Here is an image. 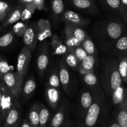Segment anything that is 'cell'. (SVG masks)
<instances>
[{
	"instance_id": "obj_34",
	"label": "cell",
	"mask_w": 127,
	"mask_h": 127,
	"mask_svg": "<svg viewBox=\"0 0 127 127\" xmlns=\"http://www.w3.org/2000/svg\"><path fill=\"white\" fill-rule=\"evenodd\" d=\"M27 26H28V24H26L24 22H17L13 26L12 31L14 33V34L17 36L18 37H22V36L23 37L26 29H27Z\"/></svg>"
},
{
	"instance_id": "obj_20",
	"label": "cell",
	"mask_w": 127,
	"mask_h": 127,
	"mask_svg": "<svg viewBox=\"0 0 127 127\" xmlns=\"http://www.w3.org/2000/svg\"><path fill=\"white\" fill-rule=\"evenodd\" d=\"M76 8L88 11H94L96 9L93 0H69Z\"/></svg>"
},
{
	"instance_id": "obj_36",
	"label": "cell",
	"mask_w": 127,
	"mask_h": 127,
	"mask_svg": "<svg viewBox=\"0 0 127 127\" xmlns=\"http://www.w3.org/2000/svg\"><path fill=\"white\" fill-rule=\"evenodd\" d=\"M11 66L9 65L8 62L0 56V73L2 77L4 75L8 73L9 72H11Z\"/></svg>"
},
{
	"instance_id": "obj_15",
	"label": "cell",
	"mask_w": 127,
	"mask_h": 127,
	"mask_svg": "<svg viewBox=\"0 0 127 127\" xmlns=\"http://www.w3.org/2000/svg\"><path fill=\"white\" fill-rule=\"evenodd\" d=\"M38 25V41H43L52 36V29L48 20L41 19L37 23Z\"/></svg>"
},
{
	"instance_id": "obj_17",
	"label": "cell",
	"mask_w": 127,
	"mask_h": 127,
	"mask_svg": "<svg viewBox=\"0 0 127 127\" xmlns=\"http://www.w3.org/2000/svg\"><path fill=\"white\" fill-rule=\"evenodd\" d=\"M95 64V56L88 55V56L81 62L80 68L79 69V72L81 74H85L88 72H93Z\"/></svg>"
},
{
	"instance_id": "obj_9",
	"label": "cell",
	"mask_w": 127,
	"mask_h": 127,
	"mask_svg": "<svg viewBox=\"0 0 127 127\" xmlns=\"http://www.w3.org/2000/svg\"><path fill=\"white\" fill-rule=\"evenodd\" d=\"M21 118V105L18 100L16 99L13 107L7 114L4 122L2 127H16L19 125Z\"/></svg>"
},
{
	"instance_id": "obj_24",
	"label": "cell",
	"mask_w": 127,
	"mask_h": 127,
	"mask_svg": "<svg viewBox=\"0 0 127 127\" xmlns=\"http://www.w3.org/2000/svg\"><path fill=\"white\" fill-rule=\"evenodd\" d=\"M65 36L66 45L69 49L78 47V46H81V42L76 38L75 36L72 33L71 31L66 26L65 27Z\"/></svg>"
},
{
	"instance_id": "obj_16",
	"label": "cell",
	"mask_w": 127,
	"mask_h": 127,
	"mask_svg": "<svg viewBox=\"0 0 127 127\" xmlns=\"http://www.w3.org/2000/svg\"><path fill=\"white\" fill-rule=\"evenodd\" d=\"M22 9H23L21 6H17L13 9L11 10L2 22V28L7 27V26L12 24L14 23H16L19 20L21 19Z\"/></svg>"
},
{
	"instance_id": "obj_19",
	"label": "cell",
	"mask_w": 127,
	"mask_h": 127,
	"mask_svg": "<svg viewBox=\"0 0 127 127\" xmlns=\"http://www.w3.org/2000/svg\"><path fill=\"white\" fill-rule=\"evenodd\" d=\"M52 117L49 110L44 105L39 104V127H48Z\"/></svg>"
},
{
	"instance_id": "obj_13",
	"label": "cell",
	"mask_w": 127,
	"mask_h": 127,
	"mask_svg": "<svg viewBox=\"0 0 127 127\" xmlns=\"http://www.w3.org/2000/svg\"><path fill=\"white\" fill-rule=\"evenodd\" d=\"M59 77L60 80L61 85H62L64 92L68 95H70V84L71 78L69 72L68 70L67 66L64 62H60L59 68Z\"/></svg>"
},
{
	"instance_id": "obj_22",
	"label": "cell",
	"mask_w": 127,
	"mask_h": 127,
	"mask_svg": "<svg viewBox=\"0 0 127 127\" xmlns=\"http://www.w3.org/2000/svg\"><path fill=\"white\" fill-rule=\"evenodd\" d=\"M127 94V89L122 85L114 91L112 93L111 98L112 99L113 104L118 106L122 102Z\"/></svg>"
},
{
	"instance_id": "obj_43",
	"label": "cell",
	"mask_w": 127,
	"mask_h": 127,
	"mask_svg": "<svg viewBox=\"0 0 127 127\" xmlns=\"http://www.w3.org/2000/svg\"><path fill=\"white\" fill-rule=\"evenodd\" d=\"M2 25H1V24H0V31H1V29H2Z\"/></svg>"
},
{
	"instance_id": "obj_6",
	"label": "cell",
	"mask_w": 127,
	"mask_h": 127,
	"mask_svg": "<svg viewBox=\"0 0 127 127\" xmlns=\"http://www.w3.org/2000/svg\"><path fill=\"white\" fill-rule=\"evenodd\" d=\"M32 55L31 51L27 46H24L18 55L17 61V71L20 75L24 77L27 73Z\"/></svg>"
},
{
	"instance_id": "obj_12",
	"label": "cell",
	"mask_w": 127,
	"mask_h": 127,
	"mask_svg": "<svg viewBox=\"0 0 127 127\" xmlns=\"http://www.w3.org/2000/svg\"><path fill=\"white\" fill-rule=\"evenodd\" d=\"M46 98L50 107L54 111L57 110L59 107L60 101V93L58 88L47 85L45 92Z\"/></svg>"
},
{
	"instance_id": "obj_1",
	"label": "cell",
	"mask_w": 127,
	"mask_h": 127,
	"mask_svg": "<svg viewBox=\"0 0 127 127\" xmlns=\"http://www.w3.org/2000/svg\"><path fill=\"white\" fill-rule=\"evenodd\" d=\"M125 26L120 21L110 19L98 23L95 29V35L102 50L110 51L125 32Z\"/></svg>"
},
{
	"instance_id": "obj_18",
	"label": "cell",
	"mask_w": 127,
	"mask_h": 127,
	"mask_svg": "<svg viewBox=\"0 0 127 127\" xmlns=\"http://www.w3.org/2000/svg\"><path fill=\"white\" fill-rule=\"evenodd\" d=\"M114 52L120 57L125 56L127 53V31L119 39L114 47Z\"/></svg>"
},
{
	"instance_id": "obj_21",
	"label": "cell",
	"mask_w": 127,
	"mask_h": 127,
	"mask_svg": "<svg viewBox=\"0 0 127 127\" xmlns=\"http://www.w3.org/2000/svg\"><path fill=\"white\" fill-rule=\"evenodd\" d=\"M39 104L34 103L28 114V120L32 127H39Z\"/></svg>"
},
{
	"instance_id": "obj_42",
	"label": "cell",
	"mask_w": 127,
	"mask_h": 127,
	"mask_svg": "<svg viewBox=\"0 0 127 127\" xmlns=\"http://www.w3.org/2000/svg\"><path fill=\"white\" fill-rule=\"evenodd\" d=\"M121 3L124 10L127 12V0H121Z\"/></svg>"
},
{
	"instance_id": "obj_5",
	"label": "cell",
	"mask_w": 127,
	"mask_h": 127,
	"mask_svg": "<svg viewBox=\"0 0 127 127\" xmlns=\"http://www.w3.org/2000/svg\"><path fill=\"white\" fill-rule=\"evenodd\" d=\"M70 107L67 101L61 103L52 117L48 127H63L69 121Z\"/></svg>"
},
{
	"instance_id": "obj_46",
	"label": "cell",
	"mask_w": 127,
	"mask_h": 127,
	"mask_svg": "<svg viewBox=\"0 0 127 127\" xmlns=\"http://www.w3.org/2000/svg\"><path fill=\"white\" fill-rule=\"evenodd\" d=\"M0 123H1V119H0Z\"/></svg>"
},
{
	"instance_id": "obj_7",
	"label": "cell",
	"mask_w": 127,
	"mask_h": 127,
	"mask_svg": "<svg viewBox=\"0 0 127 127\" xmlns=\"http://www.w3.org/2000/svg\"><path fill=\"white\" fill-rule=\"evenodd\" d=\"M96 90L91 92L89 90H85L82 92L79 99V105L78 108V115L80 119L83 120L86 115L87 112L93 104L95 98Z\"/></svg>"
},
{
	"instance_id": "obj_31",
	"label": "cell",
	"mask_w": 127,
	"mask_h": 127,
	"mask_svg": "<svg viewBox=\"0 0 127 127\" xmlns=\"http://www.w3.org/2000/svg\"><path fill=\"white\" fill-rule=\"evenodd\" d=\"M60 80L59 77V72L57 70L54 69L51 72L48 80V85L54 88H58L60 86Z\"/></svg>"
},
{
	"instance_id": "obj_40",
	"label": "cell",
	"mask_w": 127,
	"mask_h": 127,
	"mask_svg": "<svg viewBox=\"0 0 127 127\" xmlns=\"http://www.w3.org/2000/svg\"><path fill=\"white\" fill-rule=\"evenodd\" d=\"M20 127H32L27 119H24L20 125Z\"/></svg>"
},
{
	"instance_id": "obj_37",
	"label": "cell",
	"mask_w": 127,
	"mask_h": 127,
	"mask_svg": "<svg viewBox=\"0 0 127 127\" xmlns=\"http://www.w3.org/2000/svg\"><path fill=\"white\" fill-rule=\"evenodd\" d=\"M102 127H121L114 118H107L105 117L102 121Z\"/></svg>"
},
{
	"instance_id": "obj_38",
	"label": "cell",
	"mask_w": 127,
	"mask_h": 127,
	"mask_svg": "<svg viewBox=\"0 0 127 127\" xmlns=\"http://www.w3.org/2000/svg\"><path fill=\"white\" fill-rule=\"evenodd\" d=\"M32 12L31 9H29V8H27V7H25L24 8L22 9V16H21V19H22L23 21H26V20L28 19L32 16Z\"/></svg>"
},
{
	"instance_id": "obj_14",
	"label": "cell",
	"mask_w": 127,
	"mask_h": 127,
	"mask_svg": "<svg viewBox=\"0 0 127 127\" xmlns=\"http://www.w3.org/2000/svg\"><path fill=\"white\" fill-rule=\"evenodd\" d=\"M48 63H49V55H48V51H47V46H43L40 53L38 55L37 61L38 73L41 76L47 70Z\"/></svg>"
},
{
	"instance_id": "obj_23",
	"label": "cell",
	"mask_w": 127,
	"mask_h": 127,
	"mask_svg": "<svg viewBox=\"0 0 127 127\" xmlns=\"http://www.w3.org/2000/svg\"><path fill=\"white\" fill-rule=\"evenodd\" d=\"M66 26L69 27L76 38L82 43L87 36L86 32L85 30L83 28V27L69 23H66Z\"/></svg>"
},
{
	"instance_id": "obj_10",
	"label": "cell",
	"mask_w": 127,
	"mask_h": 127,
	"mask_svg": "<svg viewBox=\"0 0 127 127\" xmlns=\"http://www.w3.org/2000/svg\"><path fill=\"white\" fill-rule=\"evenodd\" d=\"M62 19L65 23L73 24L79 26H86L89 24V21L82 17L80 14L71 10H66L63 12Z\"/></svg>"
},
{
	"instance_id": "obj_8",
	"label": "cell",
	"mask_w": 127,
	"mask_h": 127,
	"mask_svg": "<svg viewBox=\"0 0 127 127\" xmlns=\"http://www.w3.org/2000/svg\"><path fill=\"white\" fill-rule=\"evenodd\" d=\"M38 41V25L37 23L28 24L23 36V42L25 46L32 51L35 47Z\"/></svg>"
},
{
	"instance_id": "obj_29",
	"label": "cell",
	"mask_w": 127,
	"mask_h": 127,
	"mask_svg": "<svg viewBox=\"0 0 127 127\" xmlns=\"http://www.w3.org/2000/svg\"><path fill=\"white\" fill-rule=\"evenodd\" d=\"M52 10L53 14L55 16H62L64 10L63 0H52Z\"/></svg>"
},
{
	"instance_id": "obj_25",
	"label": "cell",
	"mask_w": 127,
	"mask_h": 127,
	"mask_svg": "<svg viewBox=\"0 0 127 127\" xmlns=\"http://www.w3.org/2000/svg\"><path fill=\"white\" fill-rule=\"evenodd\" d=\"M36 88V82L33 78H30L27 80L22 89V95L26 98L31 97Z\"/></svg>"
},
{
	"instance_id": "obj_47",
	"label": "cell",
	"mask_w": 127,
	"mask_h": 127,
	"mask_svg": "<svg viewBox=\"0 0 127 127\" xmlns=\"http://www.w3.org/2000/svg\"></svg>"
},
{
	"instance_id": "obj_30",
	"label": "cell",
	"mask_w": 127,
	"mask_h": 127,
	"mask_svg": "<svg viewBox=\"0 0 127 127\" xmlns=\"http://www.w3.org/2000/svg\"><path fill=\"white\" fill-rule=\"evenodd\" d=\"M52 46H53V54L60 55L67 53L69 51V49L66 45L60 42L58 40L53 39L52 41Z\"/></svg>"
},
{
	"instance_id": "obj_11",
	"label": "cell",
	"mask_w": 127,
	"mask_h": 127,
	"mask_svg": "<svg viewBox=\"0 0 127 127\" xmlns=\"http://www.w3.org/2000/svg\"><path fill=\"white\" fill-rule=\"evenodd\" d=\"M114 118L121 127H127V94L122 102L116 107Z\"/></svg>"
},
{
	"instance_id": "obj_28",
	"label": "cell",
	"mask_w": 127,
	"mask_h": 127,
	"mask_svg": "<svg viewBox=\"0 0 127 127\" xmlns=\"http://www.w3.org/2000/svg\"><path fill=\"white\" fill-rule=\"evenodd\" d=\"M119 70L122 80L127 83V57L126 56L120 57L119 62Z\"/></svg>"
},
{
	"instance_id": "obj_33",
	"label": "cell",
	"mask_w": 127,
	"mask_h": 127,
	"mask_svg": "<svg viewBox=\"0 0 127 127\" xmlns=\"http://www.w3.org/2000/svg\"><path fill=\"white\" fill-rule=\"evenodd\" d=\"M83 80L85 83L90 87H94L97 84L98 79L93 72H88L84 74Z\"/></svg>"
},
{
	"instance_id": "obj_2",
	"label": "cell",
	"mask_w": 127,
	"mask_h": 127,
	"mask_svg": "<svg viewBox=\"0 0 127 127\" xmlns=\"http://www.w3.org/2000/svg\"><path fill=\"white\" fill-rule=\"evenodd\" d=\"M107 107L105 97L102 89L96 90L93 104L87 112L84 119L81 121L82 127H97L106 117Z\"/></svg>"
},
{
	"instance_id": "obj_3",
	"label": "cell",
	"mask_w": 127,
	"mask_h": 127,
	"mask_svg": "<svg viewBox=\"0 0 127 127\" xmlns=\"http://www.w3.org/2000/svg\"><path fill=\"white\" fill-rule=\"evenodd\" d=\"M102 80L104 90L109 97H111L113 92L122 85L119 62L114 59L108 60L105 64Z\"/></svg>"
},
{
	"instance_id": "obj_4",
	"label": "cell",
	"mask_w": 127,
	"mask_h": 127,
	"mask_svg": "<svg viewBox=\"0 0 127 127\" xmlns=\"http://www.w3.org/2000/svg\"><path fill=\"white\" fill-rule=\"evenodd\" d=\"M2 80L13 97L18 98L22 92L24 77L17 72L11 71L2 76Z\"/></svg>"
},
{
	"instance_id": "obj_27",
	"label": "cell",
	"mask_w": 127,
	"mask_h": 127,
	"mask_svg": "<svg viewBox=\"0 0 127 127\" xmlns=\"http://www.w3.org/2000/svg\"><path fill=\"white\" fill-rule=\"evenodd\" d=\"M64 59H65L66 64L69 67L73 69H76V68H78V67L80 68V65L79 62L80 61L77 59L74 54L69 49L66 53Z\"/></svg>"
},
{
	"instance_id": "obj_39",
	"label": "cell",
	"mask_w": 127,
	"mask_h": 127,
	"mask_svg": "<svg viewBox=\"0 0 127 127\" xmlns=\"http://www.w3.org/2000/svg\"><path fill=\"white\" fill-rule=\"evenodd\" d=\"M63 127H82V122L79 121L69 120Z\"/></svg>"
},
{
	"instance_id": "obj_35",
	"label": "cell",
	"mask_w": 127,
	"mask_h": 127,
	"mask_svg": "<svg viewBox=\"0 0 127 127\" xmlns=\"http://www.w3.org/2000/svg\"><path fill=\"white\" fill-rule=\"evenodd\" d=\"M69 50L71 51L74 54L76 57L77 59L80 61V62H81L83 59H84L88 55V54H87V52H86L85 50H84V49L82 45L81 46L74 47V48L70 49Z\"/></svg>"
},
{
	"instance_id": "obj_45",
	"label": "cell",
	"mask_w": 127,
	"mask_h": 127,
	"mask_svg": "<svg viewBox=\"0 0 127 127\" xmlns=\"http://www.w3.org/2000/svg\"><path fill=\"white\" fill-rule=\"evenodd\" d=\"M20 127V125H19L17 126V127Z\"/></svg>"
},
{
	"instance_id": "obj_32",
	"label": "cell",
	"mask_w": 127,
	"mask_h": 127,
	"mask_svg": "<svg viewBox=\"0 0 127 127\" xmlns=\"http://www.w3.org/2000/svg\"><path fill=\"white\" fill-rule=\"evenodd\" d=\"M14 33L10 31L0 37V48H4L11 44L14 39Z\"/></svg>"
},
{
	"instance_id": "obj_44",
	"label": "cell",
	"mask_w": 127,
	"mask_h": 127,
	"mask_svg": "<svg viewBox=\"0 0 127 127\" xmlns=\"http://www.w3.org/2000/svg\"><path fill=\"white\" fill-rule=\"evenodd\" d=\"M0 79H1V80H2V76H1V73H0Z\"/></svg>"
},
{
	"instance_id": "obj_26",
	"label": "cell",
	"mask_w": 127,
	"mask_h": 127,
	"mask_svg": "<svg viewBox=\"0 0 127 127\" xmlns=\"http://www.w3.org/2000/svg\"><path fill=\"white\" fill-rule=\"evenodd\" d=\"M81 45L88 55H93V56L96 55L97 50L95 44L88 34H87L86 37L82 42Z\"/></svg>"
},
{
	"instance_id": "obj_41",
	"label": "cell",
	"mask_w": 127,
	"mask_h": 127,
	"mask_svg": "<svg viewBox=\"0 0 127 127\" xmlns=\"http://www.w3.org/2000/svg\"><path fill=\"white\" fill-rule=\"evenodd\" d=\"M35 0H20V2L22 4L27 5L29 4H31L32 2H34Z\"/></svg>"
},
{
	"instance_id": "obj_48",
	"label": "cell",
	"mask_w": 127,
	"mask_h": 127,
	"mask_svg": "<svg viewBox=\"0 0 127 127\" xmlns=\"http://www.w3.org/2000/svg\"></svg>"
}]
</instances>
